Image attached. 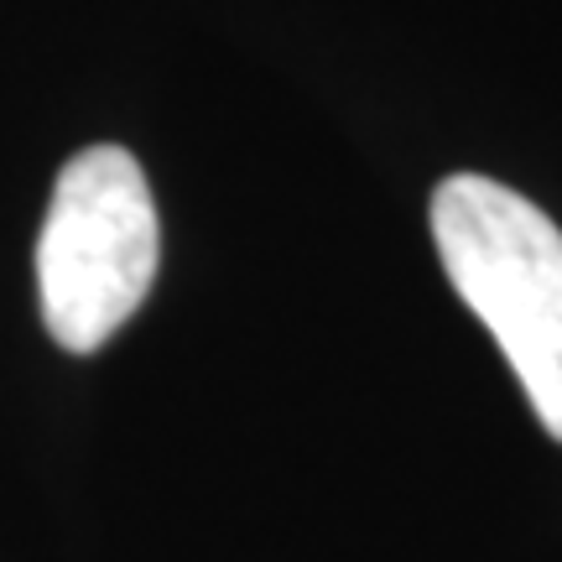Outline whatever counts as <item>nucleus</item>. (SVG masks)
<instances>
[{
	"instance_id": "obj_1",
	"label": "nucleus",
	"mask_w": 562,
	"mask_h": 562,
	"mask_svg": "<svg viewBox=\"0 0 562 562\" xmlns=\"http://www.w3.org/2000/svg\"><path fill=\"white\" fill-rule=\"evenodd\" d=\"M442 271L495 334L537 422L562 442V229L505 182L459 172L432 193Z\"/></svg>"
},
{
	"instance_id": "obj_2",
	"label": "nucleus",
	"mask_w": 562,
	"mask_h": 562,
	"mask_svg": "<svg viewBox=\"0 0 562 562\" xmlns=\"http://www.w3.org/2000/svg\"><path fill=\"white\" fill-rule=\"evenodd\" d=\"M161 261L151 182L125 146L63 161L37 235V297L68 355H94L146 302Z\"/></svg>"
}]
</instances>
